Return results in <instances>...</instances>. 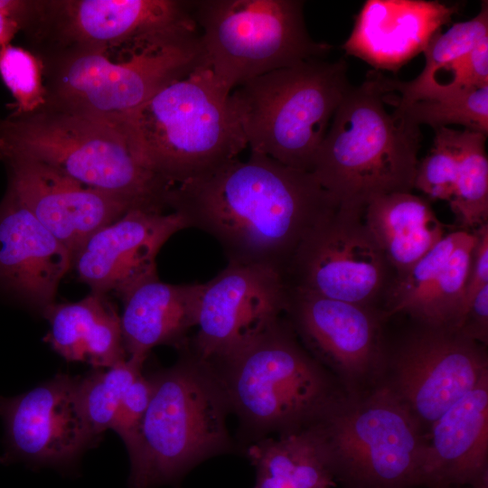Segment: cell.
<instances>
[{
    "label": "cell",
    "instance_id": "cell-6",
    "mask_svg": "<svg viewBox=\"0 0 488 488\" xmlns=\"http://www.w3.org/2000/svg\"><path fill=\"white\" fill-rule=\"evenodd\" d=\"M151 379L152 397L128 450L130 488L177 481L228 443V399L204 361H181Z\"/></svg>",
    "mask_w": 488,
    "mask_h": 488
},
{
    "label": "cell",
    "instance_id": "cell-3",
    "mask_svg": "<svg viewBox=\"0 0 488 488\" xmlns=\"http://www.w3.org/2000/svg\"><path fill=\"white\" fill-rule=\"evenodd\" d=\"M230 94L207 65L165 84L126 127L138 162L175 186L238 158L248 145Z\"/></svg>",
    "mask_w": 488,
    "mask_h": 488
},
{
    "label": "cell",
    "instance_id": "cell-17",
    "mask_svg": "<svg viewBox=\"0 0 488 488\" xmlns=\"http://www.w3.org/2000/svg\"><path fill=\"white\" fill-rule=\"evenodd\" d=\"M187 228L176 211L132 208L91 234L73 254L71 268L91 292L123 300L141 284L158 277L161 248Z\"/></svg>",
    "mask_w": 488,
    "mask_h": 488
},
{
    "label": "cell",
    "instance_id": "cell-15",
    "mask_svg": "<svg viewBox=\"0 0 488 488\" xmlns=\"http://www.w3.org/2000/svg\"><path fill=\"white\" fill-rule=\"evenodd\" d=\"M288 288L278 270L229 262L202 284L194 346L199 359L226 361L285 314Z\"/></svg>",
    "mask_w": 488,
    "mask_h": 488
},
{
    "label": "cell",
    "instance_id": "cell-16",
    "mask_svg": "<svg viewBox=\"0 0 488 488\" xmlns=\"http://www.w3.org/2000/svg\"><path fill=\"white\" fill-rule=\"evenodd\" d=\"M80 377L59 374L21 395L0 397L5 428L1 463L69 465L99 436L85 414Z\"/></svg>",
    "mask_w": 488,
    "mask_h": 488
},
{
    "label": "cell",
    "instance_id": "cell-10",
    "mask_svg": "<svg viewBox=\"0 0 488 488\" xmlns=\"http://www.w3.org/2000/svg\"><path fill=\"white\" fill-rule=\"evenodd\" d=\"M287 323L281 318L223 361L228 402L253 426L285 432L312 423L343 391Z\"/></svg>",
    "mask_w": 488,
    "mask_h": 488
},
{
    "label": "cell",
    "instance_id": "cell-18",
    "mask_svg": "<svg viewBox=\"0 0 488 488\" xmlns=\"http://www.w3.org/2000/svg\"><path fill=\"white\" fill-rule=\"evenodd\" d=\"M8 190L73 254L96 230L133 207L41 163L5 162Z\"/></svg>",
    "mask_w": 488,
    "mask_h": 488
},
{
    "label": "cell",
    "instance_id": "cell-35",
    "mask_svg": "<svg viewBox=\"0 0 488 488\" xmlns=\"http://www.w3.org/2000/svg\"><path fill=\"white\" fill-rule=\"evenodd\" d=\"M443 72H448L450 78L436 89L428 99L488 86V36L465 55L451 63Z\"/></svg>",
    "mask_w": 488,
    "mask_h": 488
},
{
    "label": "cell",
    "instance_id": "cell-21",
    "mask_svg": "<svg viewBox=\"0 0 488 488\" xmlns=\"http://www.w3.org/2000/svg\"><path fill=\"white\" fill-rule=\"evenodd\" d=\"M488 477V375L426 435L418 487L472 488Z\"/></svg>",
    "mask_w": 488,
    "mask_h": 488
},
{
    "label": "cell",
    "instance_id": "cell-1",
    "mask_svg": "<svg viewBox=\"0 0 488 488\" xmlns=\"http://www.w3.org/2000/svg\"><path fill=\"white\" fill-rule=\"evenodd\" d=\"M168 206L213 237L228 261L285 275L306 234L337 208L311 172L250 151L212 174L173 186Z\"/></svg>",
    "mask_w": 488,
    "mask_h": 488
},
{
    "label": "cell",
    "instance_id": "cell-13",
    "mask_svg": "<svg viewBox=\"0 0 488 488\" xmlns=\"http://www.w3.org/2000/svg\"><path fill=\"white\" fill-rule=\"evenodd\" d=\"M287 288L285 314L305 349L345 393L374 388L383 365L385 324L389 321L384 312Z\"/></svg>",
    "mask_w": 488,
    "mask_h": 488
},
{
    "label": "cell",
    "instance_id": "cell-19",
    "mask_svg": "<svg viewBox=\"0 0 488 488\" xmlns=\"http://www.w3.org/2000/svg\"><path fill=\"white\" fill-rule=\"evenodd\" d=\"M458 10L439 1L367 0L342 49L374 70L397 72L425 51Z\"/></svg>",
    "mask_w": 488,
    "mask_h": 488
},
{
    "label": "cell",
    "instance_id": "cell-32",
    "mask_svg": "<svg viewBox=\"0 0 488 488\" xmlns=\"http://www.w3.org/2000/svg\"><path fill=\"white\" fill-rule=\"evenodd\" d=\"M43 70L42 61L29 51L11 43L0 47V77L15 100L11 115L33 114L46 106Z\"/></svg>",
    "mask_w": 488,
    "mask_h": 488
},
{
    "label": "cell",
    "instance_id": "cell-4",
    "mask_svg": "<svg viewBox=\"0 0 488 488\" xmlns=\"http://www.w3.org/2000/svg\"><path fill=\"white\" fill-rule=\"evenodd\" d=\"M0 160L46 164L133 208L169 209L172 186L138 162L122 131L50 102L33 114L0 117Z\"/></svg>",
    "mask_w": 488,
    "mask_h": 488
},
{
    "label": "cell",
    "instance_id": "cell-22",
    "mask_svg": "<svg viewBox=\"0 0 488 488\" xmlns=\"http://www.w3.org/2000/svg\"><path fill=\"white\" fill-rule=\"evenodd\" d=\"M202 284H169L155 278L125 299L120 316L127 357L146 359L151 349L180 343L197 324Z\"/></svg>",
    "mask_w": 488,
    "mask_h": 488
},
{
    "label": "cell",
    "instance_id": "cell-37",
    "mask_svg": "<svg viewBox=\"0 0 488 488\" xmlns=\"http://www.w3.org/2000/svg\"><path fill=\"white\" fill-rule=\"evenodd\" d=\"M455 328L469 339L488 345V285L474 297Z\"/></svg>",
    "mask_w": 488,
    "mask_h": 488
},
{
    "label": "cell",
    "instance_id": "cell-36",
    "mask_svg": "<svg viewBox=\"0 0 488 488\" xmlns=\"http://www.w3.org/2000/svg\"><path fill=\"white\" fill-rule=\"evenodd\" d=\"M473 231L475 234V241L457 323L477 293L488 285V223Z\"/></svg>",
    "mask_w": 488,
    "mask_h": 488
},
{
    "label": "cell",
    "instance_id": "cell-30",
    "mask_svg": "<svg viewBox=\"0 0 488 488\" xmlns=\"http://www.w3.org/2000/svg\"><path fill=\"white\" fill-rule=\"evenodd\" d=\"M465 232L461 229L449 231L405 273L394 278L383 305L388 320L399 314H414Z\"/></svg>",
    "mask_w": 488,
    "mask_h": 488
},
{
    "label": "cell",
    "instance_id": "cell-7",
    "mask_svg": "<svg viewBox=\"0 0 488 488\" xmlns=\"http://www.w3.org/2000/svg\"><path fill=\"white\" fill-rule=\"evenodd\" d=\"M329 470L343 488H418L426 436L380 386L341 391L312 422Z\"/></svg>",
    "mask_w": 488,
    "mask_h": 488
},
{
    "label": "cell",
    "instance_id": "cell-11",
    "mask_svg": "<svg viewBox=\"0 0 488 488\" xmlns=\"http://www.w3.org/2000/svg\"><path fill=\"white\" fill-rule=\"evenodd\" d=\"M391 344L386 339L376 386L404 407L426 436L431 426L488 375L486 347L456 328L410 319Z\"/></svg>",
    "mask_w": 488,
    "mask_h": 488
},
{
    "label": "cell",
    "instance_id": "cell-14",
    "mask_svg": "<svg viewBox=\"0 0 488 488\" xmlns=\"http://www.w3.org/2000/svg\"><path fill=\"white\" fill-rule=\"evenodd\" d=\"M33 26L52 33L66 51L201 35L192 1L181 0L35 2Z\"/></svg>",
    "mask_w": 488,
    "mask_h": 488
},
{
    "label": "cell",
    "instance_id": "cell-12",
    "mask_svg": "<svg viewBox=\"0 0 488 488\" xmlns=\"http://www.w3.org/2000/svg\"><path fill=\"white\" fill-rule=\"evenodd\" d=\"M361 211L336 208L303 239L285 272L289 287L383 311L395 273Z\"/></svg>",
    "mask_w": 488,
    "mask_h": 488
},
{
    "label": "cell",
    "instance_id": "cell-33",
    "mask_svg": "<svg viewBox=\"0 0 488 488\" xmlns=\"http://www.w3.org/2000/svg\"><path fill=\"white\" fill-rule=\"evenodd\" d=\"M433 147L418 161L414 188L431 201H452L458 175L457 130L441 127L435 130Z\"/></svg>",
    "mask_w": 488,
    "mask_h": 488
},
{
    "label": "cell",
    "instance_id": "cell-31",
    "mask_svg": "<svg viewBox=\"0 0 488 488\" xmlns=\"http://www.w3.org/2000/svg\"><path fill=\"white\" fill-rule=\"evenodd\" d=\"M145 359L127 357L107 369L80 377V397L85 414L99 436L111 428L120 400L130 384L142 373Z\"/></svg>",
    "mask_w": 488,
    "mask_h": 488
},
{
    "label": "cell",
    "instance_id": "cell-24",
    "mask_svg": "<svg viewBox=\"0 0 488 488\" xmlns=\"http://www.w3.org/2000/svg\"><path fill=\"white\" fill-rule=\"evenodd\" d=\"M363 220L392 267L395 277L405 273L446 233L431 202L409 192L375 198Z\"/></svg>",
    "mask_w": 488,
    "mask_h": 488
},
{
    "label": "cell",
    "instance_id": "cell-25",
    "mask_svg": "<svg viewBox=\"0 0 488 488\" xmlns=\"http://www.w3.org/2000/svg\"><path fill=\"white\" fill-rule=\"evenodd\" d=\"M254 488H334V481L312 424L249 446Z\"/></svg>",
    "mask_w": 488,
    "mask_h": 488
},
{
    "label": "cell",
    "instance_id": "cell-26",
    "mask_svg": "<svg viewBox=\"0 0 488 488\" xmlns=\"http://www.w3.org/2000/svg\"><path fill=\"white\" fill-rule=\"evenodd\" d=\"M488 36V2L483 1L479 13L472 19L454 23L446 32L436 33L423 52L422 71L409 81L381 75L388 93L386 102L406 104L422 99L436 78L451 63L469 52Z\"/></svg>",
    "mask_w": 488,
    "mask_h": 488
},
{
    "label": "cell",
    "instance_id": "cell-40",
    "mask_svg": "<svg viewBox=\"0 0 488 488\" xmlns=\"http://www.w3.org/2000/svg\"><path fill=\"white\" fill-rule=\"evenodd\" d=\"M449 488H470V487H449Z\"/></svg>",
    "mask_w": 488,
    "mask_h": 488
},
{
    "label": "cell",
    "instance_id": "cell-5",
    "mask_svg": "<svg viewBox=\"0 0 488 488\" xmlns=\"http://www.w3.org/2000/svg\"><path fill=\"white\" fill-rule=\"evenodd\" d=\"M344 59H314L263 74L230 101L250 151L306 172L351 88Z\"/></svg>",
    "mask_w": 488,
    "mask_h": 488
},
{
    "label": "cell",
    "instance_id": "cell-2",
    "mask_svg": "<svg viewBox=\"0 0 488 488\" xmlns=\"http://www.w3.org/2000/svg\"><path fill=\"white\" fill-rule=\"evenodd\" d=\"M387 94L378 70L352 85L316 153L311 173L340 209L364 212L375 198L414 189L420 128L388 112Z\"/></svg>",
    "mask_w": 488,
    "mask_h": 488
},
{
    "label": "cell",
    "instance_id": "cell-27",
    "mask_svg": "<svg viewBox=\"0 0 488 488\" xmlns=\"http://www.w3.org/2000/svg\"><path fill=\"white\" fill-rule=\"evenodd\" d=\"M486 136L457 130L458 175L454 197L449 202L461 230L472 231L488 223V159Z\"/></svg>",
    "mask_w": 488,
    "mask_h": 488
},
{
    "label": "cell",
    "instance_id": "cell-9",
    "mask_svg": "<svg viewBox=\"0 0 488 488\" xmlns=\"http://www.w3.org/2000/svg\"><path fill=\"white\" fill-rule=\"evenodd\" d=\"M206 65L228 90L270 71L324 59L299 0L192 1Z\"/></svg>",
    "mask_w": 488,
    "mask_h": 488
},
{
    "label": "cell",
    "instance_id": "cell-8",
    "mask_svg": "<svg viewBox=\"0 0 488 488\" xmlns=\"http://www.w3.org/2000/svg\"><path fill=\"white\" fill-rule=\"evenodd\" d=\"M206 65L202 37L67 50L48 102L122 131L168 82Z\"/></svg>",
    "mask_w": 488,
    "mask_h": 488
},
{
    "label": "cell",
    "instance_id": "cell-28",
    "mask_svg": "<svg viewBox=\"0 0 488 488\" xmlns=\"http://www.w3.org/2000/svg\"><path fill=\"white\" fill-rule=\"evenodd\" d=\"M392 105L393 112L411 125L425 124L436 130L456 124L485 136L488 133V86Z\"/></svg>",
    "mask_w": 488,
    "mask_h": 488
},
{
    "label": "cell",
    "instance_id": "cell-29",
    "mask_svg": "<svg viewBox=\"0 0 488 488\" xmlns=\"http://www.w3.org/2000/svg\"><path fill=\"white\" fill-rule=\"evenodd\" d=\"M474 241V232L466 230L410 319L455 327L461 312Z\"/></svg>",
    "mask_w": 488,
    "mask_h": 488
},
{
    "label": "cell",
    "instance_id": "cell-38",
    "mask_svg": "<svg viewBox=\"0 0 488 488\" xmlns=\"http://www.w3.org/2000/svg\"><path fill=\"white\" fill-rule=\"evenodd\" d=\"M30 1L0 0V47L11 43L22 30Z\"/></svg>",
    "mask_w": 488,
    "mask_h": 488
},
{
    "label": "cell",
    "instance_id": "cell-39",
    "mask_svg": "<svg viewBox=\"0 0 488 488\" xmlns=\"http://www.w3.org/2000/svg\"><path fill=\"white\" fill-rule=\"evenodd\" d=\"M472 488H488V477L483 478Z\"/></svg>",
    "mask_w": 488,
    "mask_h": 488
},
{
    "label": "cell",
    "instance_id": "cell-34",
    "mask_svg": "<svg viewBox=\"0 0 488 488\" xmlns=\"http://www.w3.org/2000/svg\"><path fill=\"white\" fill-rule=\"evenodd\" d=\"M152 393V379H147L141 373L130 384L120 400L111 428L122 438L127 451L136 441Z\"/></svg>",
    "mask_w": 488,
    "mask_h": 488
},
{
    "label": "cell",
    "instance_id": "cell-23",
    "mask_svg": "<svg viewBox=\"0 0 488 488\" xmlns=\"http://www.w3.org/2000/svg\"><path fill=\"white\" fill-rule=\"evenodd\" d=\"M50 324L45 341L68 361L107 369L127 358L120 316L107 296L90 292L84 298L45 307Z\"/></svg>",
    "mask_w": 488,
    "mask_h": 488
},
{
    "label": "cell",
    "instance_id": "cell-20",
    "mask_svg": "<svg viewBox=\"0 0 488 488\" xmlns=\"http://www.w3.org/2000/svg\"><path fill=\"white\" fill-rule=\"evenodd\" d=\"M71 267L70 251L8 190L0 203V286L42 311Z\"/></svg>",
    "mask_w": 488,
    "mask_h": 488
}]
</instances>
